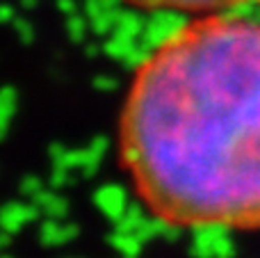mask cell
I'll return each mask as SVG.
<instances>
[{"label": "cell", "mask_w": 260, "mask_h": 258, "mask_svg": "<svg viewBox=\"0 0 260 258\" xmlns=\"http://www.w3.org/2000/svg\"><path fill=\"white\" fill-rule=\"evenodd\" d=\"M135 73L121 160L153 213L260 227V18L187 21Z\"/></svg>", "instance_id": "cell-1"}, {"label": "cell", "mask_w": 260, "mask_h": 258, "mask_svg": "<svg viewBox=\"0 0 260 258\" xmlns=\"http://www.w3.org/2000/svg\"><path fill=\"white\" fill-rule=\"evenodd\" d=\"M128 3L137 9L146 12H160V9H171V12H217V14H242L244 7H260V0H119Z\"/></svg>", "instance_id": "cell-2"}, {"label": "cell", "mask_w": 260, "mask_h": 258, "mask_svg": "<svg viewBox=\"0 0 260 258\" xmlns=\"http://www.w3.org/2000/svg\"><path fill=\"white\" fill-rule=\"evenodd\" d=\"M41 215L39 206L35 201H9L0 206V231H7L12 236L21 233L27 224L37 222Z\"/></svg>", "instance_id": "cell-3"}, {"label": "cell", "mask_w": 260, "mask_h": 258, "mask_svg": "<svg viewBox=\"0 0 260 258\" xmlns=\"http://www.w3.org/2000/svg\"><path fill=\"white\" fill-rule=\"evenodd\" d=\"M91 199H94V206L110 222H117L130 206L128 190L123 185H119V183H103L101 187H96Z\"/></svg>", "instance_id": "cell-4"}, {"label": "cell", "mask_w": 260, "mask_h": 258, "mask_svg": "<svg viewBox=\"0 0 260 258\" xmlns=\"http://www.w3.org/2000/svg\"><path fill=\"white\" fill-rule=\"evenodd\" d=\"M231 227L224 222H199L192 227V245L189 254L192 258H212V247L224 233H229Z\"/></svg>", "instance_id": "cell-5"}, {"label": "cell", "mask_w": 260, "mask_h": 258, "mask_svg": "<svg viewBox=\"0 0 260 258\" xmlns=\"http://www.w3.org/2000/svg\"><path fill=\"white\" fill-rule=\"evenodd\" d=\"M80 236V227L67 219L46 217L39 224V242L44 247H67Z\"/></svg>", "instance_id": "cell-6"}, {"label": "cell", "mask_w": 260, "mask_h": 258, "mask_svg": "<svg viewBox=\"0 0 260 258\" xmlns=\"http://www.w3.org/2000/svg\"><path fill=\"white\" fill-rule=\"evenodd\" d=\"M48 158L53 167H62L69 169V172H82L87 163V153L85 149H71V146L62 144V142H53L48 146Z\"/></svg>", "instance_id": "cell-7"}, {"label": "cell", "mask_w": 260, "mask_h": 258, "mask_svg": "<svg viewBox=\"0 0 260 258\" xmlns=\"http://www.w3.org/2000/svg\"><path fill=\"white\" fill-rule=\"evenodd\" d=\"M37 206H39L41 215L44 217H53V219H67L69 217V210H71V204H69L67 197H62L57 190H53V187H44V190L39 192V195L35 197Z\"/></svg>", "instance_id": "cell-8"}, {"label": "cell", "mask_w": 260, "mask_h": 258, "mask_svg": "<svg viewBox=\"0 0 260 258\" xmlns=\"http://www.w3.org/2000/svg\"><path fill=\"white\" fill-rule=\"evenodd\" d=\"M85 153H87V163H85V167H82L80 174L85 178H91L99 174L105 155L110 153V137L108 135H94L89 140V144L85 146Z\"/></svg>", "instance_id": "cell-9"}, {"label": "cell", "mask_w": 260, "mask_h": 258, "mask_svg": "<svg viewBox=\"0 0 260 258\" xmlns=\"http://www.w3.org/2000/svg\"><path fill=\"white\" fill-rule=\"evenodd\" d=\"M18 94L14 87H0V142L9 135L12 121L16 117Z\"/></svg>", "instance_id": "cell-10"}, {"label": "cell", "mask_w": 260, "mask_h": 258, "mask_svg": "<svg viewBox=\"0 0 260 258\" xmlns=\"http://www.w3.org/2000/svg\"><path fill=\"white\" fill-rule=\"evenodd\" d=\"M108 245L114 251H119L121 256H137V258L144 249V242L135 233H121V231H114V229L108 236Z\"/></svg>", "instance_id": "cell-11"}, {"label": "cell", "mask_w": 260, "mask_h": 258, "mask_svg": "<svg viewBox=\"0 0 260 258\" xmlns=\"http://www.w3.org/2000/svg\"><path fill=\"white\" fill-rule=\"evenodd\" d=\"M144 217H146V213H144V208L139 204H130L128 210L121 215V217L117 219L114 224V231H121V233H135L137 231V227L144 222Z\"/></svg>", "instance_id": "cell-12"}, {"label": "cell", "mask_w": 260, "mask_h": 258, "mask_svg": "<svg viewBox=\"0 0 260 258\" xmlns=\"http://www.w3.org/2000/svg\"><path fill=\"white\" fill-rule=\"evenodd\" d=\"M44 187H48V183H44V178L37 176V174H25V176L18 181V192L25 199H35Z\"/></svg>", "instance_id": "cell-13"}, {"label": "cell", "mask_w": 260, "mask_h": 258, "mask_svg": "<svg viewBox=\"0 0 260 258\" xmlns=\"http://www.w3.org/2000/svg\"><path fill=\"white\" fill-rule=\"evenodd\" d=\"M73 181V172H69V169H62V167H53V172H50L48 176V187H53V190H67L69 185H71Z\"/></svg>", "instance_id": "cell-14"}, {"label": "cell", "mask_w": 260, "mask_h": 258, "mask_svg": "<svg viewBox=\"0 0 260 258\" xmlns=\"http://www.w3.org/2000/svg\"><path fill=\"white\" fill-rule=\"evenodd\" d=\"M212 258H235V242L231 238V231L224 233L212 247Z\"/></svg>", "instance_id": "cell-15"}, {"label": "cell", "mask_w": 260, "mask_h": 258, "mask_svg": "<svg viewBox=\"0 0 260 258\" xmlns=\"http://www.w3.org/2000/svg\"><path fill=\"white\" fill-rule=\"evenodd\" d=\"M94 87L99 91H114L119 87V80L114 76H96L94 78Z\"/></svg>", "instance_id": "cell-16"}, {"label": "cell", "mask_w": 260, "mask_h": 258, "mask_svg": "<svg viewBox=\"0 0 260 258\" xmlns=\"http://www.w3.org/2000/svg\"><path fill=\"white\" fill-rule=\"evenodd\" d=\"M108 53L117 55V57H126V55L130 53V46L126 44V41H112V44L108 46Z\"/></svg>", "instance_id": "cell-17"}, {"label": "cell", "mask_w": 260, "mask_h": 258, "mask_svg": "<svg viewBox=\"0 0 260 258\" xmlns=\"http://www.w3.org/2000/svg\"><path fill=\"white\" fill-rule=\"evenodd\" d=\"M0 258H12V256H7V254H0Z\"/></svg>", "instance_id": "cell-18"}, {"label": "cell", "mask_w": 260, "mask_h": 258, "mask_svg": "<svg viewBox=\"0 0 260 258\" xmlns=\"http://www.w3.org/2000/svg\"><path fill=\"white\" fill-rule=\"evenodd\" d=\"M121 258H137V256H121Z\"/></svg>", "instance_id": "cell-19"}, {"label": "cell", "mask_w": 260, "mask_h": 258, "mask_svg": "<svg viewBox=\"0 0 260 258\" xmlns=\"http://www.w3.org/2000/svg\"><path fill=\"white\" fill-rule=\"evenodd\" d=\"M69 258H76V256H69Z\"/></svg>", "instance_id": "cell-20"}]
</instances>
